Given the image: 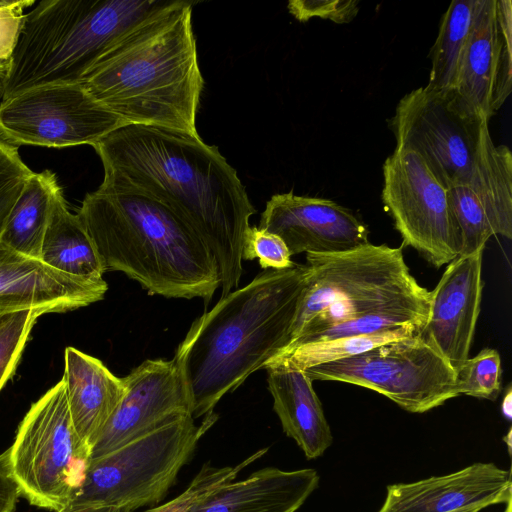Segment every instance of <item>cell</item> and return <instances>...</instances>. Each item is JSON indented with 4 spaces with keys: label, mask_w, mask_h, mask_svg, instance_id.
Here are the masks:
<instances>
[{
    "label": "cell",
    "mask_w": 512,
    "mask_h": 512,
    "mask_svg": "<svg viewBox=\"0 0 512 512\" xmlns=\"http://www.w3.org/2000/svg\"><path fill=\"white\" fill-rule=\"evenodd\" d=\"M93 147L103 181L161 202L195 230L216 261L221 297L238 286L243 241L256 210L216 146L199 135L126 124Z\"/></svg>",
    "instance_id": "6da1fadb"
},
{
    "label": "cell",
    "mask_w": 512,
    "mask_h": 512,
    "mask_svg": "<svg viewBox=\"0 0 512 512\" xmlns=\"http://www.w3.org/2000/svg\"><path fill=\"white\" fill-rule=\"evenodd\" d=\"M307 276L297 263L263 270L192 323L173 359L194 419L288 347Z\"/></svg>",
    "instance_id": "7a4b0ae2"
},
{
    "label": "cell",
    "mask_w": 512,
    "mask_h": 512,
    "mask_svg": "<svg viewBox=\"0 0 512 512\" xmlns=\"http://www.w3.org/2000/svg\"><path fill=\"white\" fill-rule=\"evenodd\" d=\"M194 2L176 0L119 39L82 81L125 124L199 135L204 87L192 28Z\"/></svg>",
    "instance_id": "3957f363"
},
{
    "label": "cell",
    "mask_w": 512,
    "mask_h": 512,
    "mask_svg": "<svg viewBox=\"0 0 512 512\" xmlns=\"http://www.w3.org/2000/svg\"><path fill=\"white\" fill-rule=\"evenodd\" d=\"M77 215L105 272H123L149 294L166 298L200 297L208 303L220 288L206 244L161 202L103 181L85 196Z\"/></svg>",
    "instance_id": "277c9868"
},
{
    "label": "cell",
    "mask_w": 512,
    "mask_h": 512,
    "mask_svg": "<svg viewBox=\"0 0 512 512\" xmlns=\"http://www.w3.org/2000/svg\"><path fill=\"white\" fill-rule=\"evenodd\" d=\"M175 1H40L24 14L2 100L37 87L81 84L119 39Z\"/></svg>",
    "instance_id": "5b68a950"
},
{
    "label": "cell",
    "mask_w": 512,
    "mask_h": 512,
    "mask_svg": "<svg viewBox=\"0 0 512 512\" xmlns=\"http://www.w3.org/2000/svg\"><path fill=\"white\" fill-rule=\"evenodd\" d=\"M308 276L291 330L295 341L372 313L402 311L427 320L430 292L405 263L401 248L374 245L306 254Z\"/></svg>",
    "instance_id": "8992f818"
},
{
    "label": "cell",
    "mask_w": 512,
    "mask_h": 512,
    "mask_svg": "<svg viewBox=\"0 0 512 512\" xmlns=\"http://www.w3.org/2000/svg\"><path fill=\"white\" fill-rule=\"evenodd\" d=\"M216 419L212 412L197 426L187 414L112 452L91 458L69 505L134 511L158 503Z\"/></svg>",
    "instance_id": "52a82bcc"
},
{
    "label": "cell",
    "mask_w": 512,
    "mask_h": 512,
    "mask_svg": "<svg viewBox=\"0 0 512 512\" xmlns=\"http://www.w3.org/2000/svg\"><path fill=\"white\" fill-rule=\"evenodd\" d=\"M7 454L30 504L57 512L71 503L91 452L74 428L63 379L31 405Z\"/></svg>",
    "instance_id": "ba28073f"
},
{
    "label": "cell",
    "mask_w": 512,
    "mask_h": 512,
    "mask_svg": "<svg viewBox=\"0 0 512 512\" xmlns=\"http://www.w3.org/2000/svg\"><path fill=\"white\" fill-rule=\"evenodd\" d=\"M313 380L358 385L411 413H424L458 395L455 369L421 331L354 357L308 368Z\"/></svg>",
    "instance_id": "9c48e42d"
},
{
    "label": "cell",
    "mask_w": 512,
    "mask_h": 512,
    "mask_svg": "<svg viewBox=\"0 0 512 512\" xmlns=\"http://www.w3.org/2000/svg\"><path fill=\"white\" fill-rule=\"evenodd\" d=\"M488 122L468 109L453 90L419 87L399 101L391 119L394 151L418 154L447 189L462 185L474 169Z\"/></svg>",
    "instance_id": "30bf717a"
},
{
    "label": "cell",
    "mask_w": 512,
    "mask_h": 512,
    "mask_svg": "<svg viewBox=\"0 0 512 512\" xmlns=\"http://www.w3.org/2000/svg\"><path fill=\"white\" fill-rule=\"evenodd\" d=\"M382 201L406 245L434 267L460 254V231L448 189L424 160L411 151H394L383 164Z\"/></svg>",
    "instance_id": "8fae6325"
},
{
    "label": "cell",
    "mask_w": 512,
    "mask_h": 512,
    "mask_svg": "<svg viewBox=\"0 0 512 512\" xmlns=\"http://www.w3.org/2000/svg\"><path fill=\"white\" fill-rule=\"evenodd\" d=\"M123 125L82 84L37 87L0 104V138L15 147L93 146Z\"/></svg>",
    "instance_id": "7c38bea8"
},
{
    "label": "cell",
    "mask_w": 512,
    "mask_h": 512,
    "mask_svg": "<svg viewBox=\"0 0 512 512\" xmlns=\"http://www.w3.org/2000/svg\"><path fill=\"white\" fill-rule=\"evenodd\" d=\"M461 237L459 255L484 249L494 235L512 238V154L495 145L486 123L469 180L448 189Z\"/></svg>",
    "instance_id": "4fadbf2b"
},
{
    "label": "cell",
    "mask_w": 512,
    "mask_h": 512,
    "mask_svg": "<svg viewBox=\"0 0 512 512\" xmlns=\"http://www.w3.org/2000/svg\"><path fill=\"white\" fill-rule=\"evenodd\" d=\"M123 380L125 394L92 448L90 459L191 414L188 393L174 359L146 360Z\"/></svg>",
    "instance_id": "5bb4252c"
},
{
    "label": "cell",
    "mask_w": 512,
    "mask_h": 512,
    "mask_svg": "<svg viewBox=\"0 0 512 512\" xmlns=\"http://www.w3.org/2000/svg\"><path fill=\"white\" fill-rule=\"evenodd\" d=\"M512 90V3L480 0L453 90L472 112L489 120Z\"/></svg>",
    "instance_id": "9a60e30c"
},
{
    "label": "cell",
    "mask_w": 512,
    "mask_h": 512,
    "mask_svg": "<svg viewBox=\"0 0 512 512\" xmlns=\"http://www.w3.org/2000/svg\"><path fill=\"white\" fill-rule=\"evenodd\" d=\"M258 227L280 237L291 256L342 252L369 243L367 227L347 208L292 192L267 201Z\"/></svg>",
    "instance_id": "2e32d148"
},
{
    "label": "cell",
    "mask_w": 512,
    "mask_h": 512,
    "mask_svg": "<svg viewBox=\"0 0 512 512\" xmlns=\"http://www.w3.org/2000/svg\"><path fill=\"white\" fill-rule=\"evenodd\" d=\"M482 254L459 255L448 263L430 292L429 313L421 332L456 370L473 341L483 290Z\"/></svg>",
    "instance_id": "e0dca14e"
},
{
    "label": "cell",
    "mask_w": 512,
    "mask_h": 512,
    "mask_svg": "<svg viewBox=\"0 0 512 512\" xmlns=\"http://www.w3.org/2000/svg\"><path fill=\"white\" fill-rule=\"evenodd\" d=\"M512 502L511 472L474 463L457 472L389 485L378 512H479Z\"/></svg>",
    "instance_id": "ac0fdd59"
},
{
    "label": "cell",
    "mask_w": 512,
    "mask_h": 512,
    "mask_svg": "<svg viewBox=\"0 0 512 512\" xmlns=\"http://www.w3.org/2000/svg\"><path fill=\"white\" fill-rule=\"evenodd\" d=\"M108 285L103 278L76 277L0 241V308L32 309L43 315L75 310L100 301Z\"/></svg>",
    "instance_id": "d6986e66"
},
{
    "label": "cell",
    "mask_w": 512,
    "mask_h": 512,
    "mask_svg": "<svg viewBox=\"0 0 512 512\" xmlns=\"http://www.w3.org/2000/svg\"><path fill=\"white\" fill-rule=\"evenodd\" d=\"M315 469L266 467L228 482L188 512H296L319 485Z\"/></svg>",
    "instance_id": "ffe728a7"
},
{
    "label": "cell",
    "mask_w": 512,
    "mask_h": 512,
    "mask_svg": "<svg viewBox=\"0 0 512 512\" xmlns=\"http://www.w3.org/2000/svg\"><path fill=\"white\" fill-rule=\"evenodd\" d=\"M62 379L74 428L91 452L125 394L124 380L99 359L71 346L64 352Z\"/></svg>",
    "instance_id": "44dd1931"
},
{
    "label": "cell",
    "mask_w": 512,
    "mask_h": 512,
    "mask_svg": "<svg viewBox=\"0 0 512 512\" xmlns=\"http://www.w3.org/2000/svg\"><path fill=\"white\" fill-rule=\"evenodd\" d=\"M268 389L273 408L285 434L301 448L307 459H316L331 446L333 437L312 380L299 369L269 361Z\"/></svg>",
    "instance_id": "7402d4cb"
},
{
    "label": "cell",
    "mask_w": 512,
    "mask_h": 512,
    "mask_svg": "<svg viewBox=\"0 0 512 512\" xmlns=\"http://www.w3.org/2000/svg\"><path fill=\"white\" fill-rule=\"evenodd\" d=\"M40 260L76 277L100 279L105 272L92 239L77 213L69 210L62 189L53 199Z\"/></svg>",
    "instance_id": "603a6c76"
},
{
    "label": "cell",
    "mask_w": 512,
    "mask_h": 512,
    "mask_svg": "<svg viewBox=\"0 0 512 512\" xmlns=\"http://www.w3.org/2000/svg\"><path fill=\"white\" fill-rule=\"evenodd\" d=\"M60 189L52 171L33 172L7 218L0 241L23 255L40 260L53 199Z\"/></svg>",
    "instance_id": "cb8c5ba5"
},
{
    "label": "cell",
    "mask_w": 512,
    "mask_h": 512,
    "mask_svg": "<svg viewBox=\"0 0 512 512\" xmlns=\"http://www.w3.org/2000/svg\"><path fill=\"white\" fill-rule=\"evenodd\" d=\"M480 0H454L444 13L438 36L431 49V70L427 87L454 90L472 33Z\"/></svg>",
    "instance_id": "d4e9b609"
},
{
    "label": "cell",
    "mask_w": 512,
    "mask_h": 512,
    "mask_svg": "<svg viewBox=\"0 0 512 512\" xmlns=\"http://www.w3.org/2000/svg\"><path fill=\"white\" fill-rule=\"evenodd\" d=\"M422 328L417 324H406L379 333L303 343L288 347L270 361L282 362L305 371L317 365L354 357L382 344L412 336Z\"/></svg>",
    "instance_id": "484cf974"
},
{
    "label": "cell",
    "mask_w": 512,
    "mask_h": 512,
    "mask_svg": "<svg viewBox=\"0 0 512 512\" xmlns=\"http://www.w3.org/2000/svg\"><path fill=\"white\" fill-rule=\"evenodd\" d=\"M458 395L495 400L501 389V359L498 351L486 348L467 358L455 370Z\"/></svg>",
    "instance_id": "4316f807"
},
{
    "label": "cell",
    "mask_w": 512,
    "mask_h": 512,
    "mask_svg": "<svg viewBox=\"0 0 512 512\" xmlns=\"http://www.w3.org/2000/svg\"><path fill=\"white\" fill-rule=\"evenodd\" d=\"M267 448L253 453L235 466L214 467L204 464L184 492L173 500L146 512H188L198 501L205 498L222 485L236 479L248 465L261 458Z\"/></svg>",
    "instance_id": "83f0119b"
},
{
    "label": "cell",
    "mask_w": 512,
    "mask_h": 512,
    "mask_svg": "<svg viewBox=\"0 0 512 512\" xmlns=\"http://www.w3.org/2000/svg\"><path fill=\"white\" fill-rule=\"evenodd\" d=\"M425 322V318L409 312L389 311L372 313L329 326L295 341L288 347L341 337L379 333L392 330L406 324H417L423 327Z\"/></svg>",
    "instance_id": "f1b7e54d"
},
{
    "label": "cell",
    "mask_w": 512,
    "mask_h": 512,
    "mask_svg": "<svg viewBox=\"0 0 512 512\" xmlns=\"http://www.w3.org/2000/svg\"><path fill=\"white\" fill-rule=\"evenodd\" d=\"M39 317L32 309L0 314V390L13 375Z\"/></svg>",
    "instance_id": "f546056e"
},
{
    "label": "cell",
    "mask_w": 512,
    "mask_h": 512,
    "mask_svg": "<svg viewBox=\"0 0 512 512\" xmlns=\"http://www.w3.org/2000/svg\"><path fill=\"white\" fill-rule=\"evenodd\" d=\"M33 171L21 159L17 147L0 138V234Z\"/></svg>",
    "instance_id": "4dcf8cb0"
},
{
    "label": "cell",
    "mask_w": 512,
    "mask_h": 512,
    "mask_svg": "<svg viewBox=\"0 0 512 512\" xmlns=\"http://www.w3.org/2000/svg\"><path fill=\"white\" fill-rule=\"evenodd\" d=\"M254 259H258L263 270H283L296 264L280 237L258 226H250L243 241L242 260Z\"/></svg>",
    "instance_id": "1f68e13d"
},
{
    "label": "cell",
    "mask_w": 512,
    "mask_h": 512,
    "mask_svg": "<svg viewBox=\"0 0 512 512\" xmlns=\"http://www.w3.org/2000/svg\"><path fill=\"white\" fill-rule=\"evenodd\" d=\"M358 1H290L289 12L306 21L311 17L327 18L337 23L351 21L358 12Z\"/></svg>",
    "instance_id": "d6a6232c"
},
{
    "label": "cell",
    "mask_w": 512,
    "mask_h": 512,
    "mask_svg": "<svg viewBox=\"0 0 512 512\" xmlns=\"http://www.w3.org/2000/svg\"><path fill=\"white\" fill-rule=\"evenodd\" d=\"M34 0H0V61H7L19 36L23 11Z\"/></svg>",
    "instance_id": "836d02e7"
},
{
    "label": "cell",
    "mask_w": 512,
    "mask_h": 512,
    "mask_svg": "<svg viewBox=\"0 0 512 512\" xmlns=\"http://www.w3.org/2000/svg\"><path fill=\"white\" fill-rule=\"evenodd\" d=\"M20 496V489L9 470L6 450L0 455V512H14Z\"/></svg>",
    "instance_id": "e575fe53"
},
{
    "label": "cell",
    "mask_w": 512,
    "mask_h": 512,
    "mask_svg": "<svg viewBox=\"0 0 512 512\" xmlns=\"http://www.w3.org/2000/svg\"><path fill=\"white\" fill-rule=\"evenodd\" d=\"M57 512H133L128 509L113 506H72L68 505Z\"/></svg>",
    "instance_id": "d590c367"
},
{
    "label": "cell",
    "mask_w": 512,
    "mask_h": 512,
    "mask_svg": "<svg viewBox=\"0 0 512 512\" xmlns=\"http://www.w3.org/2000/svg\"><path fill=\"white\" fill-rule=\"evenodd\" d=\"M502 414L508 419H511V410H512V390L511 387L508 386L506 393L504 395L502 405H501Z\"/></svg>",
    "instance_id": "8d00e7d4"
},
{
    "label": "cell",
    "mask_w": 512,
    "mask_h": 512,
    "mask_svg": "<svg viewBox=\"0 0 512 512\" xmlns=\"http://www.w3.org/2000/svg\"><path fill=\"white\" fill-rule=\"evenodd\" d=\"M6 70H0V97H2L3 94V81L5 77Z\"/></svg>",
    "instance_id": "74e56055"
},
{
    "label": "cell",
    "mask_w": 512,
    "mask_h": 512,
    "mask_svg": "<svg viewBox=\"0 0 512 512\" xmlns=\"http://www.w3.org/2000/svg\"><path fill=\"white\" fill-rule=\"evenodd\" d=\"M510 439H511V430H509V432H508V434H507V437H504V440H505V441H507V443H508V449H509V451H510V447H511V445H510Z\"/></svg>",
    "instance_id": "f35d334b"
},
{
    "label": "cell",
    "mask_w": 512,
    "mask_h": 512,
    "mask_svg": "<svg viewBox=\"0 0 512 512\" xmlns=\"http://www.w3.org/2000/svg\"><path fill=\"white\" fill-rule=\"evenodd\" d=\"M503 512H512V502L506 504V508Z\"/></svg>",
    "instance_id": "ab89813d"
},
{
    "label": "cell",
    "mask_w": 512,
    "mask_h": 512,
    "mask_svg": "<svg viewBox=\"0 0 512 512\" xmlns=\"http://www.w3.org/2000/svg\"><path fill=\"white\" fill-rule=\"evenodd\" d=\"M7 61H0V70H6Z\"/></svg>",
    "instance_id": "60d3db41"
},
{
    "label": "cell",
    "mask_w": 512,
    "mask_h": 512,
    "mask_svg": "<svg viewBox=\"0 0 512 512\" xmlns=\"http://www.w3.org/2000/svg\"><path fill=\"white\" fill-rule=\"evenodd\" d=\"M4 312H7V310L5 311L4 309L0 308V314H2Z\"/></svg>",
    "instance_id": "b9f144b4"
}]
</instances>
